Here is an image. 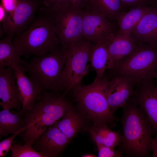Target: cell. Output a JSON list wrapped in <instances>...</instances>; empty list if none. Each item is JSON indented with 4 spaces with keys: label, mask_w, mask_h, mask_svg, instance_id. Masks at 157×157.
Segmentation results:
<instances>
[{
    "label": "cell",
    "mask_w": 157,
    "mask_h": 157,
    "mask_svg": "<svg viewBox=\"0 0 157 157\" xmlns=\"http://www.w3.org/2000/svg\"><path fill=\"white\" fill-rule=\"evenodd\" d=\"M66 92L56 94L43 91L41 98L30 110L22 115L26 124L19 134L22 142L32 145L44 132L61 119L71 103Z\"/></svg>",
    "instance_id": "1"
},
{
    "label": "cell",
    "mask_w": 157,
    "mask_h": 157,
    "mask_svg": "<svg viewBox=\"0 0 157 157\" xmlns=\"http://www.w3.org/2000/svg\"><path fill=\"white\" fill-rule=\"evenodd\" d=\"M12 41L21 56L26 58L43 56L59 47L61 44L51 9L43 4L33 21L14 36Z\"/></svg>",
    "instance_id": "2"
},
{
    "label": "cell",
    "mask_w": 157,
    "mask_h": 157,
    "mask_svg": "<svg viewBox=\"0 0 157 157\" xmlns=\"http://www.w3.org/2000/svg\"><path fill=\"white\" fill-rule=\"evenodd\" d=\"M122 107V141L119 149L126 157H150L153 132L145 114L130 99Z\"/></svg>",
    "instance_id": "3"
},
{
    "label": "cell",
    "mask_w": 157,
    "mask_h": 157,
    "mask_svg": "<svg viewBox=\"0 0 157 157\" xmlns=\"http://www.w3.org/2000/svg\"><path fill=\"white\" fill-rule=\"evenodd\" d=\"M68 52L61 45L43 56H34L22 67L42 91L62 93L61 76Z\"/></svg>",
    "instance_id": "4"
},
{
    "label": "cell",
    "mask_w": 157,
    "mask_h": 157,
    "mask_svg": "<svg viewBox=\"0 0 157 157\" xmlns=\"http://www.w3.org/2000/svg\"><path fill=\"white\" fill-rule=\"evenodd\" d=\"M108 80L105 75L101 79L96 77L91 84L75 87L70 91L78 108L92 121L94 126L104 124L114 126L115 122L119 120L111 110L106 95Z\"/></svg>",
    "instance_id": "5"
},
{
    "label": "cell",
    "mask_w": 157,
    "mask_h": 157,
    "mask_svg": "<svg viewBox=\"0 0 157 157\" xmlns=\"http://www.w3.org/2000/svg\"><path fill=\"white\" fill-rule=\"evenodd\" d=\"M108 78L115 76L126 78L134 87L153 81L157 72V47L138 44L135 50L108 69Z\"/></svg>",
    "instance_id": "6"
},
{
    "label": "cell",
    "mask_w": 157,
    "mask_h": 157,
    "mask_svg": "<svg viewBox=\"0 0 157 157\" xmlns=\"http://www.w3.org/2000/svg\"><path fill=\"white\" fill-rule=\"evenodd\" d=\"M92 45L83 38L68 49L67 57L61 76L62 92H69L73 88L81 85L83 77L88 71V57Z\"/></svg>",
    "instance_id": "7"
},
{
    "label": "cell",
    "mask_w": 157,
    "mask_h": 157,
    "mask_svg": "<svg viewBox=\"0 0 157 157\" xmlns=\"http://www.w3.org/2000/svg\"><path fill=\"white\" fill-rule=\"evenodd\" d=\"M51 10L56 34L61 46L68 49L71 45L83 39V13L81 8L71 6L57 10Z\"/></svg>",
    "instance_id": "8"
},
{
    "label": "cell",
    "mask_w": 157,
    "mask_h": 157,
    "mask_svg": "<svg viewBox=\"0 0 157 157\" xmlns=\"http://www.w3.org/2000/svg\"><path fill=\"white\" fill-rule=\"evenodd\" d=\"M12 13H7L1 26L6 35L12 38L27 28L35 19L43 4L41 0H17Z\"/></svg>",
    "instance_id": "9"
},
{
    "label": "cell",
    "mask_w": 157,
    "mask_h": 157,
    "mask_svg": "<svg viewBox=\"0 0 157 157\" xmlns=\"http://www.w3.org/2000/svg\"><path fill=\"white\" fill-rule=\"evenodd\" d=\"M83 11V38L92 45L109 43L118 31L114 22L103 14Z\"/></svg>",
    "instance_id": "10"
},
{
    "label": "cell",
    "mask_w": 157,
    "mask_h": 157,
    "mask_svg": "<svg viewBox=\"0 0 157 157\" xmlns=\"http://www.w3.org/2000/svg\"><path fill=\"white\" fill-rule=\"evenodd\" d=\"M130 99L142 109L157 135V85L152 81L135 87Z\"/></svg>",
    "instance_id": "11"
},
{
    "label": "cell",
    "mask_w": 157,
    "mask_h": 157,
    "mask_svg": "<svg viewBox=\"0 0 157 157\" xmlns=\"http://www.w3.org/2000/svg\"><path fill=\"white\" fill-rule=\"evenodd\" d=\"M57 122L33 144V149L44 157L59 156L70 140L59 130Z\"/></svg>",
    "instance_id": "12"
},
{
    "label": "cell",
    "mask_w": 157,
    "mask_h": 157,
    "mask_svg": "<svg viewBox=\"0 0 157 157\" xmlns=\"http://www.w3.org/2000/svg\"><path fill=\"white\" fill-rule=\"evenodd\" d=\"M0 105L3 109H15L21 113V101L18 94L13 68L0 67Z\"/></svg>",
    "instance_id": "13"
},
{
    "label": "cell",
    "mask_w": 157,
    "mask_h": 157,
    "mask_svg": "<svg viewBox=\"0 0 157 157\" xmlns=\"http://www.w3.org/2000/svg\"><path fill=\"white\" fill-rule=\"evenodd\" d=\"M16 76L17 91L21 101V115L31 109L41 97L42 91L28 77L22 67L19 65L14 67Z\"/></svg>",
    "instance_id": "14"
},
{
    "label": "cell",
    "mask_w": 157,
    "mask_h": 157,
    "mask_svg": "<svg viewBox=\"0 0 157 157\" xmlns=\"http://www.w3.org/2000/svg\"><path fill=\"white\" fill-rule=\"evenodd\" d=\"M110 78L105 94L109 107L114 114L130 99L134 86L132 82L123 77L115 76Z\"/></svg>",
    "instance_id": "15"
},
{
    "label": "cell",
    "mask_w": 157,
    "mask_h": 157,
    "mask_svg": "<svg viewBox=\"0 0 157 157\" xmlns=\"http://www.w3.org/2000/svg\"><path fill=\"white\" fill-rule=\"evenodd\" d=\"M129 35L138 44L157 47V10L150 7Z\"/></svg>",
    "instance_id": "16"
},
{
    "label": "cell",
    "mask_w": 157,
    "mask_h": 157,
    "mask_svg": "<svg viewBox=\"0 0 157 157\" xmlns=\"http://www.w3.org/2000/svg\"><path fill=\"white\" fill-rule=\"evenodd\" d=\"M138 46L129 35L117 32L108 45L107 69L112 68L115 65L133 53Z\"/></svg>",
    "instance_id": "17"
},
{
    "label": "cell",
    "mask_w": 157,
    "mask_h": 157,
    "mask_svg": "<svg viewBox=\"0 0 157 157\" xmlns=\"http://www.w3.org/2000/svg\"><path fill=\"white\" fill-rule=\"evenodd\" d=\"M57 124L58 128L70 141L83 128L84 121L82 117L71 103L64 116Z\"/></svg>",
    "instance_id": "18"
},
{
    "label": "cell",
    "mask_w": 157,
    "mask_h": 157,
    "mask_svg": "<svg viewBox=\"0 0 157 157\" xmlns=\"http://www.w3.org/2000/svg\"><path fill=\"white\" fill-rule=\"evenodd\" d=\"M122 6L120 0H86L82 10L103 14L114 22L122 13Z\"/></svg>",
    "instance_id": "19"
},
{
    "label": "cell",
    "mask_w": 157,
    "mask_h": 157,
    "mask_svg": "<svg viewBox=\"0 0 157 157\" xmlns=\"http://www.w3.org/2000/svg\"><path fill=\"white\" fill-rule=\"evenodd\" d=\"M3 109L0 112V135L7 137L25 128L26 124L20 112Z\"/></svg>",
    "instance_id": "20"
},
{
    "label": "cell",
    "mask_w": 157,
    "mask_h": 157,
    "mask_svg": "<svg viewBox=\"0 0 157 157\" xmlns=\"http://www.w3.org/2000/svg\"><path fill=\"white\" fill-rule=\"evenodd\" d=\"M12 39L6 35L0 40V67L13 68L15 65L23 66L27 62L21 58Z\"/></svg>",
    "instance_id": "21"
},
{
    "label": "cell",
    "mask_w": 157,
    "mask_h": 157,
    "mask_svg": "<svg viewBox=\"0 0 157 157\" xmlns=\"http://www.w3.org/2000/svg\"><path fill=\"white\" fill-rule=\"evenodd\" d=\"M85 130L90 133L96 143L114 148L122 142V133L119 131L112 130L106 124L94 126Z\"/></svg>",
    "instance_id": "22"
},
{
    "label": "cell",
    "mask_w": 157,
    "mask_h": 157,
    "mask_svg": "<svg viewBox=\"0 0 157 157\" xmlns=\"http://www.w3.org/2000/svg\"><path fill=\"white\" fill-rule=\"evenodd\" d=\"M149 8L141 5L136 6L128 12L122 13L116 19L119 28L118 32L129 35Z\"/></svg>",
    "instance_id": "23"
},
{
    "label": "cell",
    "mask_w": 157,
    "mask_h": 157,
    "mask_svg": "<svg viewBox=\"0 0 157 157\" xmlns=\"http://www.w3.org/2000/svg\"><path fill=\"white\" fill-rule=\"evenodd\" d=\"M109 43L92 44L89 51L88 62L96 73V77L99 79L104 76L107 69L108 60L107 48Z\"/></svg>",
    "instance_id": "24"
},
{
    "label": "cell",
    "mask_w": 157,
    "mask_h": 157,
    "mask_svg": "<svg viewBox=\"0 0 157 157\" xmlns=\"http://www.w3.org/2000/svg\"><path fill=\"white\" fill-rule=\"evenodd\" d=\"M10 150L12 152V157H44L34 149L31 144L27 142L22 144L19 142H14Z\"/></svg>",
    "instance_id": "25"
},
{
    "label": "cell",
    "mask_w": 157,
    "mask_h": 157,
    "mask_svg": "<svg viewBox=\"0 0 157 157\" xmlns=\"http://www.w3.org/2000/svg\"><path fill=\"white\" fill-rule=\"evenodd\" d=\"M98 150L99 157H123L122 152L119 149L116 150L114 148L98 143H96Z\"/></svg>",
    "instance_id": "26"
},
{
    "label": "cell",
    "mask_w": 157,
    "mask_h": 157,
    "mask_svg": "<svg viewBox=\"0 0 157 157\" xmlns=\"http://www.w3.org/2000/svg\"><path fill=\"white\" fill-rule=\"evenodd\" d=\"M43 4L53 10L72 6V0H44Z\"/></svg>",
    "instance_id": "27"
},
{
    "label": "cell",
    "mask_w": 157,
    "mask_h": 157,
    "mask_svg": "<svg viewBox=\"0 0 157 157\" xmlns=\"http://www.w3.org/2000/svg\"><path fill=\"white\" fill-rule=\"evenodd\" d=\"M23 130H20L16 133L13 134L10 137L5 139L0 142V157H4L10 150L15 137Z\"/></svg>",
    "instance_id": "28"
},
{
    "label": "cell",
    "mask_w": 157,
    "mask_h": 157,
    "mask_svg": "<svg viewBox=\"0 0 157 157\" xmlns=\"http://www.w3.org/2000/svg\"><path fill=\"white\" fill-rule=\"evenodd\" d=\"M1 3L8 13H12L18 4L17 0H1Z\"/></svg>",
    "instance_id": "29"
},
{
    "label": "cell",
    "mask_w": 157,
    "mask_h": 157,
    "mask_svg": "<svg viewBox=\"0 0 157 157\" xmlns=\"http://www.w3.org/2000/svg\"><path fill=\"white\" fill-rule=\"evenodd\" d=\"M122 4L128 6L143 5L145 0H120Z\"/></svg>",
    "instance_id": "30"
},
{
    "label": "cell",
    "mask_w": 157,
    "mask_h": 157,
    "mask_svg": "<svg viewBox=\"0 0 157 157\" xmlns=\"http://www.w3.org/2000/svg\"><path fill=\"white\" fill-rule=\"evenodd\" d=\"M151 150L152 151V157H157V135L152 141Z\"/></svg>",
    "instance_id": "31"
},
{
    "label": "cell",
    "mask_w": 157,
    "mask_h": 157,
    "mask_svg": "<svg viewBox=\"0 0 157 157\" xmlns=\"http://www.w3.org/2000/svg\"><path fill=\"white\" fill-rule=\"evenodd\" d=\"M72 6L78 7L82 10L84 7L86 0H72Z\"/></svg>",
    "instance_id": "32"
},
{
    "label": "cell",
    "mask_w": 157,
    "mask_h": 157,
    "mask_svg": "<svg viewBox=\"0 0 157 157\" xmlns=\"http://www.w3.org/2000/svg\"><path fill=\"white\" fill-rule=\"evenodd\" d=\"M7 12L6 11L4 8L0 4V23L1 24L2 22L5 19L7 15Z\"/></svg>",
    "instance_id": "33"
},
{
    "label": "cell",
    "mask_w": 157,
    "mask_h": 157,
    "mask_svg": "<svg viewBox=\"0 0 157 157\" xmlns=\"http://www.w3.org/2000/svg\"><path fill=\"white\" fill-rule=\"evenodd\" d=\"M97 156L95 155L92 154H85L81 156L83 157H96Z\"/></svg>",
    "instance_id": "34"
},
{
    "label": "cell",
    "mask_w": 157,
    "mask_h": 157,
    "mask_svg": "<svg viewBox=\"0 0 157 157\" xmlns=\"http://www.w3.org/2000/svg\"><path fill=\"white\" fill-rule=\"evenodd\" d=\"M157 78V72L155 76V78Z\"/></svg>",
    "instance_id": "35"
},
{
    "label": "cell",
    "mask_w": 157,
    "mask_h": 157,
    "mask_svg": "<svg viewBox=\"0 0 157 157\" xmlns=\"http://www.w3.org/2000/svg\"></svg>",
    "instance_id": "36"
}]
</instances>
